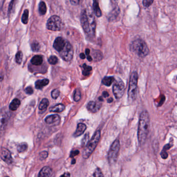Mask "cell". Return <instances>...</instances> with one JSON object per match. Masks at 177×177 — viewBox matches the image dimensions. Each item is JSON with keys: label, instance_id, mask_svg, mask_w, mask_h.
<instances>
[{"label": "cell", "instance_id": "6da1fadb", "mask_svg": "<svg viewBox=\"0 0 177 177\" xmlns=\"http://www.w3.org/2000/svg\"><path fill=\"white\" fill-rule=\"evenodd\" d=\"M80 20L84 32L90 36L94 37L95 34L96 22L91 9L87 8L82 11Z\"/></svg>", "mask_w": 177, "mask_h": 177}, {"label": "cell", "instance_id": "7a4b0ae2", "mask_svg": "<svg viewBox=\"0 0 177 177\" xmlns=\"http://www.w3.org/2000/svg\"><path fill=\"white\" fill-rule=\"evenodd\" d=\"M149 128L150 116L148 111L144 110L140 115L138 128V138L140 145H143L146 141Z\"/></svg>", "mask_w": 177, "mask_h": 177}, {"label": "cell", "instance_id": "3957f363", "mask_svg": "<svg viewBox=\"0 0 177 177\" xmlns=\"http://www.w3.org/2000/svg\"><path fill=\"white\" fill-rule=\"evenodd\" d=\"M130 48L131 51L139 57H145L149 53V49L147 44L141 39H137L133 41L131 45Z\"/></svg>", "mask_w": 177, "mask_h": 177}, {"label": "cell", "instance_id": "277c9868", "mask_svg": "<svg viewBox=\"0 0 177 177\" xmlns=\"http://www.w3.org/2000/svg\"><path fill=\"white\" fill-rule=\"evenodd\" d=\"M101 138V132L100 130L97 131L91 140H90L86 146L84 147V151L83 152V157L84 159H88L92 153L94 152Z\"/></svg>", "mask_w": 177, "mask_h": 177}, {"label": "cell", "instance_id": "5b68a950", "mask_svg": "<svg viewBox=\"0 0 177 177\" xmlns=\"http://www.w3.org/2000/svg\"><path fill=\"white\" fill-rule=\"evenodd\" d=\"M138 79V74L136 72H134L130 77L129 88L128 90V100L131 101H133L136 98Z\"/></svg>", "mask_w": 177, "mask_h": 177}, {"label": "cell", "instance_id": "8992f818", "mask_svg": "<svg viewBox=\"0 0 177 177\" xmlns=\"http://www.w3.org/2000/svg\"><path fill=\"white\" fill-rule=\"evenodd\" d=\"M64 24L60 17L57 16H52L48 20L47 28L53 31H61L64 27Z\"/></svg>", "mask_w": 177, "mask_h": 177}, {"label": "cell", "instance_id": "52a82bcc", "mask_svg": "<svg viewBox=\"0 0 177 177\" xmlns=\"http://www.w3.org/2000/svg\"><path fill=\"white\" fill-rule=\"evenodd\" d=\"M10 116V112L5 108H3L0 111V137L5 134Z\"/></svg>", "mask_w": 177, "mask_h": 177}, {"label": "cell", "instance_id": "ba28073f", "mask_svg": "<svg viewBox=\"0 0 177 177\" xmlns=\"http://www.w3.org/2000/svg\"><path fill=\"white\" fill-rule=\"evenodd\" d=\"M120 148V142L119 140L116 139L111 145L108 153V160L110 164H113L116 162Z\"/></svg>", "mask_w": 177, "mask_h": 177}, {"label": "cell", "instance_id": "9c48e42d", "mask_svg": "<svg viewBox=\"0 0 177 177\" xmlns=\"http://www.w3.org/2000/svg\"><path fill=\"white\" fill-rule=\"evenodd\" d=\"M59 53L61 57L64 60V61H69L73 59L74 51H73V47L69 43V42L67 41L66 45L64 48V49Z\"/></svg>", "mask_w": 177, "mask_h": 177}, {"label": "cell", "instance_id": "30bf717a", "mask_svg": "<svg viewBox=\"0 0 177 177\" xmlns=\"http://www.w3.org/2000/svg\"><path fill=\"white\" fill-rule=\"evenodd\" d=\"M125 91V84L121 80H116L113 86V93L116 99L123 96Z\"/></svg>", "mask_w": 177, "mask_h": 177}, {"label": "cell", "instance_id": "8fae6325", "mask_svg": "<svg viewBox=\"0 0 177 177\" xmlns=\"http://www.w3.org/2000/svg\"><path fill=\"white\" fill-rule=\"evenodd\" d=\"M67 40L63 39L62 37H58L55 39L53 43V47L56 50L60 52L64 49L66 45Z\"/></svg>", "mask_w": 177, "mask_h": 177}, {"label": "cell", "instance_id": "7c38bea8", "mask_svg": "<svg viewBox=\"0 0 177 177\" xmlns=\"http://www.w3.org/2000/svg\"><path fill=\"white\" fill-rule=\"evenodd\" d=\"M0 157L4 161L7 163H11L13 162L11 153L7 149L2 148L0 151Z\"/></svg>", "mask_w": 177, "mask_h": 177}, {"label": "cell", "instance_id": "4fadbf2b", "mask_svg": "<svg viewBox=\"0 0 177 177\" xmlns=\"http://www.w3.org/2000/svg\"><path fill=\"white\" fill-rule=\"evenodd\" d=\"M101 107V104L94 101H90L87 105V109L93 113L98 112Z\"/></svg>", "mask_w": 177, "mask_h": 177}, {"label": "cell", "instance_id": "5bb4252c", "mask_svg": "<svg viewBox=\"0 0 177 177\" xmlns=\"http://www.w3.org/2000/svg\"><path fill=\"white\" fill-rule=\"evenodd\" d=\"M86 129V125H85L84 124L82 123H79L77 125L76 131L74 134V136L75 137H77L81 136V135H83V134L84 133V132H85Z\"/></svg>", "mask_w": 177, "mask_h": 177}, {"label": "cell", "instance_id": "9a60e30c", "mask_svg": "<svg viewBox=\"0 0 177 177\" xmlns=\"http://www.w3.org/2000/svg\"><path fill=\"white\" fill-rule=\"evenodd\" d=\"M52 175V169L48 166H45L41 169L39 177H51Z\"/></svg>", "mask_w": 177, "mask_h": 177}, {"label": "cell", "instance_id": "2e32d148", "mask_svg": "<svg viewBox=\"0 0 177 177\" xmlns=\"http://www.w3.org/2000/svg\"><path fill=\"white\" fill-rule=\"evenodd\" d=\"M60 120V118L59 115H52L47 116L45 121L47 124H55L57 122H59Z\"/></svg>", "mask_w": 177, "mask_h": 177}, {"label": "cell", "instance_id": "e0dca14e", "mask_svg": "<svg viewBox=\"0 0 177 177\" xmlns=\"http://www.w3.org/2000/svg\"><path fill=\"white\" fill-rule=\"evenodd\" d=\"M93 9L95 14L97 17H101L102 14L99 6L98 0H93Z\"/></svg>", "mask_w": 177, "mask_h": 177}, {"label": "cell", "instance_id": "ac0fdd59", "mask_svg": "<svg viewBox=\"0 0 177 177\" xmlns=\"http://www.w3.org/2000/svg\"><path fill=\"white\" fill-rule=\"evenodd\" d=\"M49 83V80L47 79L39 80L36 81L35 88L37 89H42L43 87L48 85Z\"/></svg>", "mask_w": 177, "mask_h": 177}, {"label": "cell", "instance_id": "d6986e66", "mask_svg": "<svg viewBox=\"0 0 177 177\" xmlns=\"http://www.w3.org/2000/svg\"><path fill=\"white\" fill-rule=\"evenodd\" d=\"M42 61H43V59H42V57L39 55H36L32 57L31 62L33 65L39 66L42 64Z\"/></svg>", "mask_w": 177, "mask_h": 177}, {"label": "cell", "instance_id": "ffe728a7", "mask_svg": "<svg viewBox=\"0 0 177 177\" xmlns=\"http://www.w3.org/2000/svg\"><path fill=\"white\" fill-rule=\"evenodd\" d=\"M20 105V100L17 98H15L10 103L9 108L12 111H15L18 108Z\"/></svg>", "mask_w": 177, "mask_h": 177}, {"label": "cell", "instance_id": "44dd1931", "mask_svg": "<svg viewBox=\"0 0 177 177\" xmlns=\"http://www.w3.org/2000/svg\"><path fill=\"white\" fill-rule=\"evenodd\" d=\"M65 107L62 104H59L50 108V111L54 112H61L64 111Z\"/></svg>", "mask_w": 177, "mask_h": 177}, {"label": "cell", "instance_id": "7402d4cb", "mask_svg": "<svg viewBox=\"0 0 177 177\" xmlns=\"http://www.w3.org/2000/svg\"><path fill=\"white\" fill-rule=\"evenodd\" d=\"M172 147V145H170V143L167 144L164 147L163 150L160 152V156L162 157V159H166L168 157V153H167V151L169 150L170 148Z\"/></svg>", "mask_w": 177, "mask_h": 177}, {"label": "cell", "instance_id": "603a6c76", "mask_svg": "<svg viewBox=\"0 0 177 177\" xmlns=\"http://www.w3.org/2000/svg\"><path fill=\"white\" fill-rule=\"evenodd\" d=\"M49 105V101L47 98H43L39 105V109L40 110H45Z\"/></svg>", "mask_w": 177, "mask_h": 177}, {"label": "cell", "instance_id": "cb8c5ba5", "mask_svg": "<svg viewBox=\"0 0 177 177\" xmlns=\"http://www.w3.org/2000/svg\"><path fill=\"white\" fill-rule=\"evenodd\" d=\"M115 81V79L113 77L110 76V77H105L103 78L102 80V83L104 84L106 86H111V84Z\"/></svg>", "mask_w": 177, "mask_h": 177}, {"label": "cell", "instance_id": "d4e9b609", "mask_svg": "<svg viewBox=\"0 0 177 177\" xmlns=\"http://www.w3.org/2000/svg\"><path fill=\"white\" fill-rule=\"evenodd\" d=\"M92 70V67L88 66L86 64H84L83 65V74L85 76L90 75L91 72Z\"/></svg>", "mask_w": 177, "mask_h": 177}, {"label": "cell", "instance_id": "484cf974", "mask_svg": "<svg viewBox=\"0 0 177 177\" xmlns=\"http://www.w3.org/2000/svg\"><path fill=\"white\" fill-rule=\"evenodd\" d=\"M47 12V7L45 3L44 2H40L39 4V12L41 15H45Z\"/></svg>", "mask_w": 177, "mask_h": 177}, {"label": "cell", "instance_id": "4316f807", "mask_svg": "<svg viewBox=\"0 0 177 177\" xmlns=\"http://www.w3.org/2000/svg\"><path fill=\"white\" fill-rule=\"evenodd\" d=\"M92 55L94 57L95 61H100L103 58V54L101 51L99 50H95L93 51V52H92Z\"/></svg>", "mask_w": 177, "mask_h": 177}, {"label": "cell", "instance_id": "83f0119b", "mask_svg": "<svg viewBox=\"0 0 177 177\" xmlns=\"http://www.w3.org/2000/svg\"><path fill=\"white\" fill-rule=\"evenodd\" d=\"M29 10L28 9H25L24 11V14L22 15V18H21V20L23 24H28V18H29Z\"/></svg>", "mask_w": 177, "mask_h": 177}, {"label": "cell", "instance_id": "f1b7e54d", "mask_svg": "<svg viewBox=\"0 0 177 177\" xmlns=\"http://www.w3.org/2000/svg\"><path fill=\"white\" fill-rule=\"evenodd\" d=\"M23 53L21 51H19L16 54V61L17 64H20L22 62Z\"/></svg>", "mask_w": 177, "mask_h": 177}, {"label": "cell", "instance_id": "f546056e", "mask_svg": "<svg viewBox=\"0 0 177 177\" xmlns=\"http://www.w3.org/2000/svg\"><path fill=\"white\" fill-rule=\"evenodd\" d=\"M27 144L26 143H22L20 144V145L18 146L17 150L19 152L22 153V152L25 151L26 150H27Z\"/></svg>", "mask_w": 177, "mask_h": 177}, {"label": "cell", "instance_id": "4dcf8cb0", "mask_svg": "<svg viewBox=\"0 0 177 177\" xmlns=\"http://www.w3.org/2000/svg\"><path fill=\"white\" fill-rule=\"evenodd\" d=\"M81 92L79 89H77L75 91L74 94V100L75 101H78L81 98Z\"/></svg>", "mask_w": 177, "mask_h": 177}, {"label": "cell", "instance_id": "1f68e13d", "mask_svg": "<svg viewBox=\"0 0 177 177\" xmlns=\"http://www.w3.org/2000/svg\"><path fill=\"white\" fill-rule=\"evenodd\" d=\"M31 49L34 52L39 51L40 49V45L39 42L36 41H34L31 44Z\"/></svg>", "mask_w": 177, "mask_h": 177}, {"label": "cell", "instance_id": "d6a6232c", "mask_svg": "<svg viewBox=\"0 0 177 177\" xmlns=\"http://www.w3.org/2000/svg\"><path fill=\"white\" fill-rule=\"evenodd\" d=\"M89 141V134L87 133L86 135H84V137L83 138L82 141H81V146H82V147H86Z\"/></svg>", "mask_w": 177, "mask_h": 177}, {"label": "cell", "instance_id": "836d02e7", "mask_svg": "<svg viewBox=\"0 0 177 177\" xmlns=\"http://www.w3.org/2000/svg\"><path fill=\"white\" fill-rule=\"evenodd\" d=\"M48 62L50 64L55 65L58 62V59L56 56H51L48 59Z\"/></svg>", "mask_w": 177, "mask_h": 177}, {"label": "cell", "instance_id": "e575fe53", "mask_svg": "<svg viewBox=\"0 0 177 177\" xmlns=\"http://www.w3.org/2000/svg\"><path fill=\"white\" fill-rule=\"evenodd\" d=\"M93 177H104L103 172L101 170V169L99 168H97L95 170L94 174H93Z\"/></svg>", "mask_w": 177, "mask_h": 177}, {"label": "cell", "instance_id": "d590c367", "mask_svg": "<svg viewBox=\"0 0 177 177\" xmlns=\"http://www.w3.org/2000/svg\"><path fill=\"white\" fill-rule=\"evenodd\" d=\"M60 92L58 89H54L51 92V96L53 99H57L59 95Z\"/></svg>", "mask_w": 177, "mask_h": 177}, {"label": "cell", "instance_id": "8d00e7d4", "mask_svg": "<svg viewBox=\"0 0 177 177\" xmlns=\"http://www.w3.org/2000/svg\"><path fill=\"white\" fill-rule=\"evenodd\" d=\"M153 2L154 0H143L142 3L145 7H148L152 5Z\"/></svg>", "mask_w": 177, "mask_h": 177}, {"label": "cell", "instance_id": "74e56055", "mask_svg": "<svg viewBox=\"0 0 177 177\" xmlns=\"http://www.w3.org/2000/svg\"><path fill=\"white\" fill-rule=\"evenodd\" d=\"M48 155V153L47 151H42L39 153V159L41 160H44L47 157Z\"/></svg>", "mask_w": 177, "mask_h": 177}, {"label": "cell", "instance_id": "f35d334b", "mask_svg": "<svg viewBox=\"0 0 177 177\" xmlns=\"http://www.w3.org/2000/svg\"><path fill=\"white\" fill-rule=\"evenodd\" d=\"M15 7V0H12L10 2V4L9 5V13H11L14 10Z\"/></svg>", "mask_w": 177, "mask_h": 177}, {"label": "cell", "instance_id": "ab89813d", "mask_svg": "<svg viewBox=\"0 0 177 177\" xmlns=\"http://www.w3.org/2000/svg\"><path fill=\"white\" fill-rule=\"evenodd\" d=\"M24 91H25V93L29 95L32 94L33 93V90L32 89V87H28L27 88H25Z\"/></svg>", "mask_w": 177, "mask_h": 177}, {"label": "cell", "instance_id": "60d3db41", "mask_svg": "<svg viewBox=\"0 0 177 177\" xmlns=\"http://www.w3.org/2000/svg\"><path fill=\"white\" fill-rule=\"evenodd\" d=\"M79 154V151L78 150H74V151H72L71 152V154H70V157H74L76 155H78Z\"/></svg>", "mask_w": 177, "mask_h": 177}, {"label": "cell", "instance_id": "b9f144b4", "mask_svg": "<svg viewBox=\"0 0 177 177\" xmlns=\"http://www.w3.org/2000/svg\"><path fill=\"white\" fill-rule=\"evenodd\" d=\"M71 3L73 5H77L79 3L80 0H69Z\"/></svg>", "mask_w": 177, "mask_h": 177}, {"label": "cell", "instance_id": "7bdbcfd3", "mask_svg": "<svg viewBox=\"0 0 177 177\" xmlns=\"http://www.w3.org/2000/svg\"><path fill=\"white\" fill-rule=\"evenodd\" d=\"M60 177H71V175L69 172H65L62 175H61Z\"/></svg>", "mask_w": 177, "mask_h": 177}, {"label": "cell", "instance_id": "ee69618b", "mask_svg": "<svg viewBox=\"0 0 177 177\" xmlns=\"http://www.w3.org/2000/svg\"><path fill=\"white\" fill-rule=\"evenodd\" d=\"M103 96L104 98H107L109 96V94L107 91H104L103 93Z\"/></svg>", "mask_w": 177, "mask_h": 177}, {"label": "cell", "instance_id": "f6af8a7d", "mask_svg": "<svg viewBox=\"0 0 177 177\" xmlns=\"http://www.w3.org/2000/svg\"><path fill=\"white\" fill-rule=\"evenodd\" d=\"M80 57L81 59H84L86 58V56L83 53H81V54H80Z\"/></svg>", "mask_w": 177, "mask_h": 177}, {"label": "cell", "instance_id": "bcb514c9", "mask_svg": "<svg viewBox=\"0 0 177 177\" xmlns=\"http://www.w3.org/2000/svg\"><path fill=\"white\" fill-rule=\"evenodd\" d=\"M4 79V75L2 73H0V81H2Z\"/></svg>", "mask_w": 177, "mask_h": 177}, {"label": "cell", "instance_id": "7dc6e473", "mask_svg": "<svg viewBox=\"0 0 177 177\" xmlns=\"http://www.w3.org/2000/svg\"><path fill=\"white\" fill-rule=\"evenodd\" d=\"M87 59H88V61H90V62L92 61V58L91 56H89V55L87 56Z\"/></svg>", "mask_w": 177, "mask_h": 177}, {"label": "cell", "instance_id": "c3c4849f", "mask_svg": "<svg viewBox=\"0 0 177 177\" xmlns=\"http://www.w3.org/2000/svg\"><path fill=\"white\" fill-rule=\"evenodd\" d=\"M90 52V49H86V53L87 56H88V55H89Z\"/></svg>", "mask_w": 177, "mask_h": 177}, {"label": "cell", "instance_id": "681fc988", "mask_svg": "<svg viewBox=\"0 0 177 177\" xmlns=\"http://www.w3.org/2000/svg\"><path fill=\"white\" fill-rule=\"evenodd\" d=\"M112 101H113V99H112V98H110L109 99H108V100H107V102H108V103H111V102H112Z\"/></svg>", "mask_w": 177, "mask_h": 177}, {"label": "cell", "instance_id": "f907efd6", "mask_svg": "<svg viewBox=\"0 0 177 177\" xmlns=\"http://www.w3.org/2000/svg\"><path fill=\"white\" fill-rule=\"evenodd\" d=\"M75 163H76V160H75V159H73L72 162V164H75Z\"/></svg>", "mask_w": 177, "mask_h": 177}, {"label": "cell", "instance_id": "816d5d0a", "mask_svg": "<svg viewBox=\"0 0 177 177\" xmlns=\"http://www.w3.org/2000/svg\"><path fill=\"white\" fill-rule=\"evenodd\" d=\"M99 100H100V101H103V98H102V97H100V98H99Z\"/></svg>", "mask_w": 177, "mask_h": 177}, {"label": "cell", "instance_id": "f5cc1de1", "mask_svg": "<svg viewBox=\"0 0 177 177\" xmlns=\"http://www.w3.org/2000/svg\"></svg>", "mask_w": 177, "mask_h": 177}]
</instances>
